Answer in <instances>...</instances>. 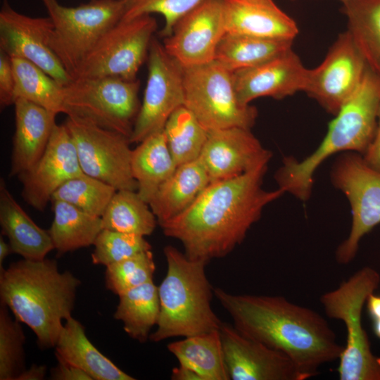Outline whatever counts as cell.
Instances as JSON below:
<instances>
[{
  "instance_id": "6da1fadb",
  "label": "cell",
  "mask_w": 380,
  "mask_h": 380,
  "mask_svg": "<svg viewBox=\"0 0 380 380\" xmlns=\"http://www.w3.org/2000/svg\"><path fill=\"white\" fill-rule=\"evenodd\" d=\"M267 167L211 182L185 211L160 224L164 234L179 240L190 260L208 263L226 256L242 243L265 207L285 194L263 188Z\"/></svg>"
},
{
  "instance_id": "7a4b0ae2",
  "label": "cell",
  "mask_w": 380,
  "mask_h": 380,
  "mask_svg": "<svg viewBox=\"0 0 380 380\" xmlns=\"http://www.w3.org/2000/svg\"><path fill=\"white\" fill-rule=\"evenodd\" d=\"M213 291L240 333L286 355L307 379L322 365L339 359L343 346L317 312L283 296L232 294L220 287Z\"/></svg>"
},
{
  "instance_id": "3957f363",
  "label": "cell",
  "mask_w": 380,
  "mask_h": 380,
  "mask_svg": "<svg viewBox=\"0 0 380 380\" xmlns=\"http://www.w3.org/2000/svg\"><path fill=\"white\" fill-rule=\"evenodd\" d=\"M79 278L60 272L56 260L23 259L0 270V300L15 319L32 330L42 349L54 348L72 317Z\"/></svg>"
},
{
  "instance_id": "277c9868",
  "label": "cell",
  "mask_w": 380,
  "mask_h": 380,
  "mask_svg": "<svg viewBox=\"0 0 380 380\" xmlns=\"http://www.w3.org/2000/svg\"><path fill=\"white\" fill-rule=\"evenodd\" d=\"M164 255L167 272L158 286L160 317L149 339L158 343L219 330L222 322L211 306L214 288L205 274L208 262L190 260L172 246L165 247Z\"/></svg>"
},
{
  "instance_id": "5b68a950",
  "label": "cell",
  "mask_w": 380,
  "mask_h": 380,
  "mask_svg": "<svg viewBox=\"0 0 380 380\" xmlns=\"http://www.w3.org/2000/svg\"><path fill=\"white\" fill-rule=\"evenodd\" d=\"M379 285V273L364 267L320 297L327 316L341 321L346 329V342L337 369L341 380H380V357L372 353L362 322L367 298Z\"/></svg>"
},
{
  "instance_id": "8992f818",
  "label": "cell",
  "mask_w": 380,
  "mask_h": 380,
  "mask_svg": "<svg viewBox=\"0 0 380 380\" xmlns=\"http://www.w3.org/2000/svg\"><path fill=\"white\" fill-rule=\"evenodd\" d=\"M41 1L53 25L50 46L72 78L125 11L122 0H90L77 6H65L58 0Z\"/></svg>"
},
{
  "instance_id": "52a82bcc",
  "label": "cell",
  "mask_w": 380,
  "mask_h": 380,
  "mask_svg": "<svg viewBox=\"0 0 380 380\" xmlns=\"http://www.w3.org/2000/svg\"><path fill=\"white\" fill-rule=\"evenodd\" d=\"M184 106L208 131L241 127L251 129L258 110L238 98L233 72L217 61L184 68Z\"/></svg>"
},
{
  "instance_id": "ba28073f",
  "label": "cell",
  "mask_w": 380,
  "mask_h": 380,
  "mask_svg": "<svg viewBox=\"0 0 380 380\" xmlns=\"http://www.w3.org/2000/svg\"><path fill=\"white\" fill-rule=\"evenodd\" d=\"M137 79L74 78L63 86L65 114L130 137L140 106Z\"/></svg>"
},
{
  "instance_id": "9c48e42d",
  "label": "cell",
  "mask_w": 380,
  "mask_h": 380,
  "mask_svg": "<svg viewBox=\"0 0 380 380\" xmlns=\"http://www.w3.org/2000/svg\"><path fill=\"white\" fill-rule=\"evenodd\" d=\"M330 179L350 206V232L335 252L337 262L348 265L355 259L363 236L380 224V172L369 167L362 154L347 151L334 160Z\"/></svg>"
},
{
  "instance_id": "30bf717a",
  "label": "cell",
  "mask_w": 380,
  "mask_h": 380,
  "mask_svg": "<svg viewBox=\"0 0 380 380\" xmlns=\"http://www.w3.org/2000/svg\"><path fill=\"white\" fill-rule=\"evenodd\" d=\"M76 148L82 172L116 190H137L131 171L129 138L89 120L68 115L64 123Z\"/></svg>"
},
{
  "instance_id": "8fae6325",
  "label": "cell",
  "mask_w": 380,
  "mask_h": 380,
  "mask_svg": "<svg viewBox=\"0 0 380 380\" xmlns=\"http://www.w3.org/2000/svg\"><path fill=\"white\" fill-rule=\"evenodd\" d=\"M156 29V20L151 15L121 19L99 40L74 78L118 76L137 79Z\"/></svg>"
},
{
  "instance_id": "7c38bea8",
  "label": "cell",
  "mask_w": 380,
  "mask_h": 380,
  "mask_svg": "<svg viewBox=\"0 0 380 380\" xmlns=\"http://www.w3.org/2000/svg\"><path fill=\"white\" fill-rule=\"evenodd\" d=\"M184 68L153 38L148 54V77L130 143H140L163 131L173 112L184 106Z\"/></svg>"
},
{
  "instance_id": "4fadbf2b",
  "label": "cell",
  "mask_w": 380,
  "mask_h": 380,
  "mask_svg": "<svg viewBox=\"0 0 380 380\" xmlns=\"http://www.w3.org/2000/svg\"><path fill=\"white\" fill-rule=\"evenodd\" d=\"M367 68L346 30L338 36L323 61L309 70L305 92L335 115L357 89Z\"/></svg>"
},
{
  "instance_id": "5bb4252c",
  "label": "cell",
  "mask_w": 380,
  "mask_h": 380,
  "mask_svg": "<svg viewBox=\"0 0 380 380\" xmlns=\"http://www.w3.org/2000/svg\"><path fill=\"white\" fill-rule=\"evenodd\" d=\"M53 28L49 16L23 14L5 0L0 11V51L10 58H20L34 63L65 86L73 78L50 46Z\"/></svg>"
},
{
  "instance_id": "9a60e30c",
  "label": "cell",
  "mask_w": 380,
  "mask_h": 380,
  "mask_svg": "<svg viewBox=\"0 0 380 380\" xmlns=\"http://www.w3.org/2000/svg\"><path fill=\"white\" fill-rule=\"evenodd\" d=\"M225 33L223 0H205L176 23L163 44L183 68H190L214 61Z\"/></svg>"
},
{
  "instance_id": "2e32d148",
  "label": "cell",
  "mask_w": 380,
  "mask_h": 380,
  "mask_svg": "<svg viewBox=\"0 0 380 380\" xmlns=\"http://www.w3.org/2000/svg\"><path fill=\"white\" fill-rule=\"evenodd\" d=\"M82 174L68 130L64 124H56L42 156L18 177L23 184V199L34 209L43 211L62 184Z\"/></svg>"
},
{
  "instance_id": "e0dca14e",
  "label": "cell",
  "mask_w": 380,
  "mask_h": 380,
  "mask_svg": "<svg viewBox=\"0 0 380 380\" xmlns=\"http://www.w3.org/2000/svg\"><path fill=\"white\" fill-rule=\"evenodd\" d=\"M220 332L230 379H307L286 355L243 335L233 324L222 322Z\"/></svg>"
},
{
  "instance_id": "ac0fdd59",
  "label": "cell",
  "mask_w": 380,
  "mask_h": 380,
  "mask_svg": "<svg viewBox=\"0 0 380 380\" xmlns=\"http://www.w3.org/2000/svg\"><path fill=\"white\" fill-rule=\"evenodd\" d=\"M198 158L211 182L230 179L268 165L272 153L251 129L241 127L208 131Z\"/></svg>"
},
{
  "instance_id": "d6986e66",
  "label": "cell",
  "mask_w": 380,
  "mask_h": 380,
  "mask_svg": "<svg viewBox=\"0 0 380 380\" xmlns=\"http://www.w3.org/2000/svg\"><path fill=\"white\" fill-rule=\"evenodd\" d=\"M380 107V77L369 68L360 85L329 122L327 134L346 151L362 155L371 144Z\"/></svg>"
},
{
  "instance_id": "ffe728a7",
  "label": "cell",
  "mask_w": 380,
  "mask_h": 380,
  "mask_svg": "<svg viewBox=\"0 0 380 380\" xmlns=\"http://www.w3.org/2000/svg\"><path fill=\"white\" fill-rule=\"evenodd\" d=\"M309 70L291 49L257 66L233 72V78L239 99L250 104L260 97L282 99L305 91Z\"/></svg>"
},
{
  "instance_id": "44dd1931",
  "label": "cell",
  "mask_w": 380,
  "mask_h": 380,
  "mask_svg": "<svg viewBox=\"0 0 380 380\" xmlns=\"http://www.w3.org/2000/svg\"><path fill=\"white\" fill-rule=\"evenodd\" d=\"M223 12L226 33L291 40L298 33L273 0H223Z\"/></svg>"
},
{
  "instance_id": "7402d4cb",
  "label": "cell",
  "mask_w": 380,
  "mask_h": 380,
  "mask_svg": "<svg viewBox=\"0 0 380 380\" xmlns=\"http://www.w3.org/2000/svg\"><path fill=\"white\" fill-rule=\"evenodd\" d=\"M15 132L10 175L28 170L45 151L56 125V113L23 99L14 103Z\"/></svg>"
},
{
  "instance_id": "603a6c76",
  "label": "cell",
  "mask_w": 380,
  "mask_h": 380,
  "mask_svg": "<svg viewBox=\"0 0 380 380\" xmlns=\"http://www.w3.org/2000/svg\"><path fill=\"white\" fill-rule=\"evenodd\" d=\"M0 225L1 234L8 238L13 253L23 259L42 260L54 249L48 230L39 227L18 204L0 180Z\"/></svg>"
},
{
  "instance_id": "cb8c5ba5",
  "label": "cell",
  "mask_w": 380,
  "mask_h": 380,
  "mask_svg": "<svg viewBox=\"0 0 380 380\" xmlns=\"http://www.w3.org/2000/svg\"><path fill=\"white\" fill-rule=\"evenodd\" d=\"M210 184L198 158L177 166L148 203L159 225L185 211Z\"/></svg>"
},
{
  "instance_id": "d4e9b609",
  "label": "cell",
  "mask_w": 380,
  "mask_h": 380,
  "mask_svg": "<svg viewBox=\"0 0 380 380\" xmlns=\"http://www.w3.org/2000/svg\"><path fill=\"white\" fill-rule=\"evenodd\" d=\"M55 355L78 367L93 380H134L89 341L84 327L72 316L65 320L55 346Z\"/></svg>"
},
{
  "instance_id": "484cf974",
  "label": "cell",
  "mask_w": 380,
  "mask_h": 380,
  "mask_svg": "<svg viewBox=\"0 0 380 380\" xmlns=\"http://www.w3.org/2000/svg\"><path fill=\"white\" fill-rule=\"evenodd\" d=\"M139 144L132 151L131 171L137 183V193L148 203L177 165L168 148L163 130Z\"/></svg>"
},
{
  "instance_id": "4316f807",
  "label": "cell",
  "mask_w": 380,
  "mask_h": 380,
  "mask_svg": "<svg viewBox=\"0 0 380 380\" xmlns=\"http://www.w3.org/2000/svg\"><path fill=\"white\" fill-rule=\"evenodd\" d=\"M167 348L179 365L195 371L203 380H230L220 329L184 337Z\"/></svg>"
},
{
  "instance_id": "83f0119b",
  "label": "cell",
  "mask_w": 380,
  "mask_h": 380,
  "mask_svg": "<svg viewBox=\"0 0 380 380\" xmlns=\"http://www.w3.org/2000/svg\"><path fill=\"white\" fill-rule=\"evenodd\" d=\"M53 219L48 229L58 255L89 247L103 229L101 217L60 200H51Z\"/></svg>"
},
{
  "instance_id": "f1b7e54d",
  "label": "cell",
  "mask_w": 380,
  "mask_h": 380,
  "mask_svg": "<svg viewBox=\"0 0 380 380\" xmlns=\"http://www.w3.org/2000/svg\"><path fill=\"white\" fill-rule=\"evenodd\" d=\"M118 296L114 318L122 322L124 331L131 338L145 343L160 317L158 286L151 280Z\"/></svg>"
},
{
  "instance_id": "f546056e",
  "label": "cell",
  "mask_w": 380,
  "mask_h": 380,
  "mask_svg": "<svg viewBox=\"0 0 380 380\" xmlns=\"http://www.w3.org/2000/svg\"><path fill=\"white\" fill-rule=\"evenodd\" d=\"M293 42L225 33L215 60L232 72L253 68L291 49Z\"/></svg>"
},
{
  "instance_id": "4dcf8cb0",
  "label": "cell",
  "mask_w": 380,
  "mask_h": 380,
  "mask_svg": "<svg viewBox=\"0 0 380 380\" xmlns=\"http://www.w3.org/2000/svg\"><path fill=\"white\" fill-rule=\"evenodd\" d=\"M347 31L368 68L380 77V0H344Z\"/></svg>"
},
{
  "instance_id": "1f68e13d",
  "label": "cell",
  "mask_w": 380,
  "mask_h": 380,
  "mask_svg": "<svg viewBox=\"0 0 380 380\" xmlns=\"http://www.w3.org/2000/svg\"><path fill=\"white\" fill-rule=\"evenodd\" d=\"M101 217L103 229L142 236L151 235L158 223L149 204L127 189L116 191Z\"/></svg>"
},
{
  "instance_id": "d6a6232c",
  "label": "cell",
  "mask_w": 380,
  "mask_h": 380,
  "mask_svg": "<svg viewBox=\"0 0 380 380\" xmlns=\"http://www.w3.org/2000/svg\"><path fill=\"white\" fill-rule=\"evenodd\" d=\"M11 59L15 80V101L23 99L56 115L65 113L63 86L34 63L20 58Z\"/></svg>"
},
{
  "instance_id": "836d02e7",
  "label": "cell",
  "mask_w": 380,
  "mask_h": 380,
  "mask_svg": "<svg viewBox=\"0 0 380 380\" xmlns=\"http://www.w3.org/2000/svg\"><path fill=\"white\" fill-rule=\"evenodd\" d=\"M163 132L168 148L177 166L198 159L208 132L185 106L176 109Z\"/></svg>"
},
{
  "instance_id": "e575fe53",
  "label": "cell",
  "mask_w": 380,
  "mask_h": 380,
  "mask_svg": "<svg viewBox=\"0 0 380 380\" xmlns=\"http://www.w3.org/2000/svg\"><path fill=\"white\" fill-rule=\"evenodd\" d=\"M116 191L111 185L84 173L62 184L51 200L65 201L87 213L101 217Z\"/></svg>"
},
{
  "instance_id": "d590c367",
  "label": "cell",
  "mask_w": 380,
  "mask_h": 380,
  "mask_svg": "<svg viewBox=\"0 0 380 380\" xmlns=\"http://www.w3.org/2000/svg\"><path fill=\"white\" fill-rule=\"evenodd\" d=\"M8 308H0V380H17L25 369V336L20 322L13 319Z\"/></svg>"
},
{
  "instance_id": "8d00e7d4",
  "label": "cell",
  "mask_w": 380,
  "mask_h": 380,
  "mask_svg": "<svg viewBox=\"0 0 380 380\" xmlns=\"http://www.w3.org/2000/svg\"><path fill=\"white\" fill-rule=\"evenodd\" d=\"M155 271L151 250L143 251L106 267L105 285L118 296L153 280Z\"/></svg>"
},
{
  "instance_id": "74e56055",
  "label": "cell",
  "mask_w": 380,
  "mask_h": 380,
  "mask_svg": "<svg viewBox=\"0 0 380 380\" xmlns=\"http://www.w3.org/2000/svg\"><path fill=\"white\" fill-rule=\"evenodd\" d=\"M91 253L94 265L107 267L143 251L151 250L144 236L103 229Z\"/></svg>"
},
{
  "instance_id": "f35d334b",
  "label": "cell",
  "mask_w": 380,
  "mask_h": 380,
  "mask_svg": "<svg viewBox=\"0 0 380 380\" xmlns=\"http://www.w3.org/2000/svg\"><path fill=\"white\" fill-rule=\"evenodd\" d=\"M125 11L122 19L129 20L144 15L158 13L165 20L160 35L170 36L176 23L205 0H122Z\"/></svg>"
},
{
  "instance_id": "ab89813d",
  "label": "cell",
  "mask_w": 380,
  "mask_h": 380,
  "mask_svg": "<svg viewBox=\"0 0 380 380\" xmlns=\"http://www.w3.org/2000/svg\"><path fill=\"white\" fill-rule=\"evenodd\" d=\"M15 80L11 58L0 51V106L4 108L15 102Z\"/></svg>"
},
{
  "instance_id": "60d3db41",
  "label": "cell",
  "mask_w": 380,
  "mask_h": 380,
  "mask_svg": "<svg viewBox=\"0 0 380 380\" xmlns=\"http://www.w3.org/2000/svg\"><path fill=\"white\" fill-rule=\"evenodd\" d=\"M56 365L50 370L52 380H93L84 370L63 358L56 356Z\"/></svg>"
},
{
  "instance_id": "b9f144b4",
  "label": "cell",
  "mask_w": 380,
  "mask_h": 380,
  "mask_svg": "<svg viewBox=\"0 0 380 380\" xmlns=\"http://www.w3.org/2000/svg\"><path fill=\"white\" fill-rule=\"evenodd\" d=\"M362 157L369 167L380 172V107L374 137Z\"/></svg>"
},
{
  "instance_id": "7bdbcfd3",
  "label": "cell",
  "mask_w": 380,
  "mask_h": 380,
  "mask_svg": "<svg viewBox=\"0 0 380 380\" xmlns=\"http://www.w3.org/2000/svg\"><path fill=\"white\" fill-rule=\"evenodd\" d=\"M46 365L33 364L25 369L18 377L17 380H42L46 374Z\"/></svg>"
},
{
  "instance_id": "ee69618b",
  "label": "cell",
  "mask_w": 380,
  "mask_h": 380,
  "mask_svg": "<svg viewBox=\"0 0 380 380\" xmlns=\"http://www.w3.org/2000/svg\"><path fill=\"white\" fill-rule=\"evenodd\" d=\"M172 380H203L201 376L190 368L179 365L172 371Z\"/></svg>"
},
{
  "instance_id": "f6af8a7d",
  "label": "cell",
  "mask_w": 380,
  "mask_h": 380,
  "mask_svg": "<svg viewBox=\"0 0 380 380\" xmlns=\"http://www.w3.org/2000/svg\"><path fill=\"white\" fill-rule=\"evenodd\" d=\"M366 304L372 319H380V296L372 293L367 298Z\"/></svg>"
},
{
  "instance_id": "bcb514c9",
  "label": "cell",
  "mask_w": 380,
  "mask_h": 380,
  "mask_svg": "<svg viewBox=\"0 0 380 380\" xmlns=\"http://www.w3.org/2000/svg\"><path fill=\"white\" fill-rule=\"evenodd\" d=\"M13 253L12 248L9 242H6L3 235L0 236V270L3 269V263L6 258Z\"/></svg>"
},
{
  "instance_id": "7dc6e473",
  "label": "cell",
  "mask_w": 380,
  "mask_h": 380,
  "mask_svg": "<svg viewBox=\"0 0 380 380\" xmlns=\"http://www.w3.org/2000/svg\"><path fill=\"white\" fill-rule=\"evenodd\" d=\"M372 329L375 336L380 339V319L372 320Z\"/></svg>"
},
{
  "instance_id": "c3c4849f",
  "label": "cell",
  "mask_w": 380,
  "mask_h": 380,
  "mask_svg": "<svg viewBox=\"0 0 380 380\" xmlns=\"http://www.w3.org/2000/svg\"><path fill=\"white\" fill-rule=\"evenodd\" d=\"M340 1H344V0H340Z\"/></svg>"
},
{
  "instance_id": "681fc988",
  "label": "cell",
  "mask_w": 380,
  "mask_h": 380,
  "mask_svg": "<svg viewBox=\"0 0 380 380\" xmlns=\"http://www.w3.org/2000/svg\"><path fill=\"white\" fill-rule=\"evenodd\" d=\"M291 1H293V0H291Z\"/></svg>"
}]
</instances>
